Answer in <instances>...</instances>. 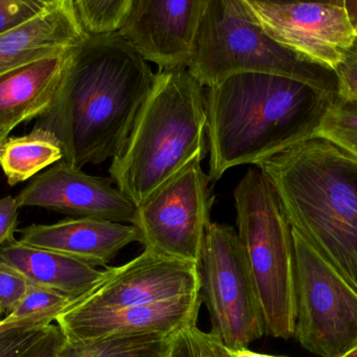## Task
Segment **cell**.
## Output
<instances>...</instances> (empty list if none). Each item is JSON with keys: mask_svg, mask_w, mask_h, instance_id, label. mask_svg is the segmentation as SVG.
I'll list each match as a JSON object with an SVG mask.
<instances>
[{"mask_svg": "<svg viewBox=\"0 0 357 357\" xmlns=\"http://www.w3.org/2000/svg\"><path fill=\"white\" fill-rule=\"evenodd\" d=\"M155 80L148 62L119 33L89 36L69 52L52 106L33 128L54 133L62 161L75 169L114 159Z\"/></svg>", "mask_w": 357, "mask_h": 357, "instance_id": "cell-1", "label": "cell"}, {"mask_svg": "<svg viewBox=\"0 0 357 357\" xmlns=\"http://www.w3.org/2000/svg\"><path fill=\"white\" fill-rule=\"evenodd\" d=\"M335 96L264 73H234L207 87L210 180L235 166L259 165L312 138Z\"/></svg>", "mask_w": 357, "mask_h": 357, "instance_id": "cell-2", "label": "cell"}, {"mask_svg": "<svg viewBox=\"0 0 357 357\" xmlns=\"http://www.w3.org/2000/svg\"><path fill=\"white\" fill-rule=\"evenodd\" d=\"M257 167L289 226L357 291V159L312 138Z\"/></svg>", "mask_w": 357, "mask_h": 357, "instance_id": "cell-3", "label": "cell"}, {"mask_svg": "<svg viewBox=\"0 0 357 357\" xmlns=\"http://www.w3.org/2000/svg\"><path fill=\"white\" fill-rule=\"evenodd\" d=\"M208 152L204 87L184 71H158L109 173L136 207Z\"/></svg>", "mask_w": 357, "mask_h": 357, "instance_id": "cell-4", "label": "cell"}, {"mask_svg": "<svg viewBox=\"0 0 357 357\" xmlns=\"http://www.w3.org/2000/svg\"><path fill=\"white\" fill-rule=\"evenodd\" d=\"M188 73L205 87L239 73L283 75L339 94L333 69L312 62L270 37L243 0H208Z\"/></svg>", "mask_w": 357, "mask_h": 357, "instance_id": "cell-5", "label": "cell"}, {"mask_svg": "<svg viewBox=\"0 0 357 357\" xmlns=\"http://www.w3.org/2000/svg\"><path fill=\"white\" fill-rule=\"evenodd\" d=\"M239 240L264 314L266 335H295V260L291 228L274 187L259 168H251L234 190Z\"/></svg>", "mask_w": 357, "mask_h": 357, "instance_id": "cell-6", "label": "cell"}, {"mask_svg": "<svg viewBox=\"0 0 357 357\" xmlns=\"http://www.w3.org/2000/svg\"><path fill=\"white\" fill-rule=\"evenodd\" d=\"M295 260V335L322 357H343L357 348V291L299 233L291 228Z\"/></svg>", "mask_w": 357, "mask_h": 357, "instance_id": "cell-7", "label": "cell"}, {"mask_svg": "<svg viewBox=\"0 0 357 357\" xmlns=\"http://www.w3.org/2000/svg\"><path fill=\"white\" fill-rule=\"evenodd\" d=\"M199 298L211 321L212 335L241 349L266 335L264 314L238 235L211 222L197 263Z\"/></svg>", "mask_w": 357, "mask_h": 357, "instance_id": "cell-8", "label": "cell"}, {"mask_svg": "<svg viewBox=\"0 0 357 357\" xmlns=\"http://www.w3.org/2000/svg\"><path fill=\"white\" fill-rule=\"evenodd\" d=\"M202 161H193L137 205L133 226L146 251L199 263L214 197Z\"/></svg>", "mask_w": 357, "mask_h": 357, "instance_id": "cell-9", "label": "cell"}, {"mask_svg": "<svg viewBox=\"0 0 357 357\" xmlns=\"http://www.w3.org/2000/svg\"><path fill=\"white\" fill-rule=\"evenodd\" d=\"M243 2L254 20L272 39L295 54L333 71L357 38L346 0Z\"/></svg>", "mask_w": 357, "mask_h": 357, "instance_id": "cell-10", "label": "cell"}, {"mask_svg": "<svg viewBox=\"0 0 357 357\" xmlns=\"http://www.w3.org/2000/svg\"><path fill=\"white\" fill-rule=\"evenodd\" d=\"M197 293V263L144 249L125 265L107 268L104 280L68 310L79 314L108 312Z\"/></svg>", "mask_w": 357, "mask_h": 357, "instance_id": "cell-11", "label": "cell"}, {"mask_svg": "<svg viewBox=\"0 0 357 357\" xmlns=\"http://www.w3.org/2000/svg\"><path fill=\"white\" fill-rule=\"evenodd\" d=\"M208 0H134L119 35L159 71L188 68Z\"/></svg>", "mask_w": 357, "mask_h": 357, "instance_id": "cell-12", "label": "cell"}, {"mask_svg": "<svg viewBox=\"0 0 357 357\" xmlns=\"http://www.w3.org/2000/svg\"><path fill=\"white\" fill-rule=\"evenodd\" d=\"M113 184L111 177L89 175L60 161L33 177L15 201L19 209L43 207L75 218L133 224L137 207Z\"/></svg>", "mask_w": 357, "mask_h": 357, "instance_id": "cell-13", "label": "cell"}, {"mask_svg": "<svg viewBox=\"0 0 357 357\" xmlns=\"http://www.w3.org/2000/svg\"><path fill=\"white\" fill-rule=\"evenodd\" d=\"M201 303L197 293L108 312L79 314L67 310L56 322L65 340L70 342L144 335L171 337L197 324Z\"/></svg>", "mask_w": 357, "mask_h": 357, "instance_id": "cell-14", "label": "cell"}, {"mask_svg": "<svg viewBox=\"0 0 357 357\" xmlns=\"http://www.w3.org/2000/svg\"><path fill=\"white\" fill-rule=\"evenodd\" d=\"M18 232L22 245L63 254L92 266H106L123 247L139 242L133 224L98 218H67L54 224H31Z\"/></svg>", "mask_w": 357, "mask_h": 357, "instance_id": "cell-15", "label": "cell"}, {"mask_svg": "<svg viewBox=\"0 0 357 357\" xmlns=\"http://www.w3.org/2000/svg\"><path fill=\"white\" fill-rule=\"evenodd\" d=\"M88 37L75 14L73 0H52L29 22L0 34V75L67 52Z\"/></svg>", "mask_w": 357, "mask_h": 357, "instance_id": "cell-16", "label": "cell"}, {"mask_svg": "<svg viewBox=\"0 0 357 357\" xmlns=\"http://www.w3.org/2000/svg\"><path fill=\"white\" fill-rule=\"evenodd\" d=\"M71 50L0 75V131L10 134L20 124L47 112Z\"/></svg>", "mask_w": 357, "mask_h": 357, "instance_id": "cell-17", "label": "cell"}, {"mask_svg": "<svg viewBox=\"0 0 357 357\" xmlns=\"http://www.w3.org/2000/svg\"><path fill=\"white\" fill-rule=\"evenodd\" d=\"M0 261L21 272L31 284L83 300L107 276V270L63 254L10 241L0 247Z\"/></svg>", "mask_w": 357, "mask_h": 357, "instance_id": "cell-18", "label": "cell"}, {"mask_svg": "<svg viewBox=\"0 0 357 357\" xmlns=\"http://www.w3.org/2000/svg\"><path fill=\"white\" fill-rule=\"evenodd\" d=\"M63 156L60 140L42 128L8 138L0 145V168L10 187L36 177L45 168L62 161Z\"/></svg>", "mask_w": 357, "mask_h": 357, "instance_id": "cell-19", "label": "cell"}, {"mask_svg": "<svg viewBox=\"0 0 357 357\" xmlns=\"http://www.w3.org/2000/svg\"><path fill=\"white\" fill-rule=\"evenodd\" d=\"M172 337L173 335H144L89 342L65 340L56 357H167Z\"/></svg>", "mask_w": 357, "mask_h": 357, "instance_id": "cell-20", "label": "cell"}, {"mask_svg": "<svg viewBox=\"0 0 357 357\" xmlns=\"http://www.w3.org/2000/svg\"><path fill=\"white\" fill-rule=\"evenodd\" d=\"M79 302V300L45 287L31 284L24 298L4 321L14 327L23 325L48 326Z\"/></svg>", "mask_w": 357, "mask_h": 357, "instance_id": "cell-21", "label": "cell"}, {"mask_svg": "<svg viewBox=\"0 0 357 357\" xmlns=\"http://www.w3.org/2000/svg\"><path fill=\"white\" fill-rule=\"evenodd\" d=\"M312 138L329 140L357 159V101L335 96Z\"/></svg>", "mask_w": 357, "mask_h": 357, "instance_id": "cell-22", "label": "cell"}, {"mask_svg": "<svg viewBox=\"0 0 357 357\" xmlns=\"http://www.w3.org/2000/svg\"><path fill=\"white\" fill-rule=\"evenodd\" d=\"M134 0H73L75 14L88 36L119 33L131 12Z\"/></svg>", "mask_w": 357, "mask_h": 357, "instance_id": "cell-23", "label": "cell"}, {"mask_svg": "<svg viewBox=\"0 0 357 357\" xmlns=\"http://www.w3.org/2000/svg\"><path fill=\"white\" fill-rule=\"evenodd\" d=\"M52 0H0V34L29 22Z\"/></svg>", "mask_w": 357, "mask_h": 357, "instance_id": "cell-24", "label": "cell"}, {"mask_svg": "<svg viewBox=\"0 0 357 357\" xmlns=\"http://www.w3.org/2000/svg\"><path fill=\"white\" fill-rule=\"evenodd\" d=\"M29 285L19 270L0 261V314L8 316L24 298Z\"/></svg>", "mask_w": 357, "mask_h": 357, "instance_id": "cell-25", "label": "cell"}, {"mask_svg": "<svg viewBox=\"0 0 357 357\" xmlns=\"http://www.w3.org/2000/svg\"><path fill=\"white\" fill-rule=\"evenodd\" d=\"M48 326L23 325L2 331L0 333V357L18 356L42 337Z\"/></svg>", "mask_w": 357, "mask_h": 357, "instance_id": "cell-26", "label": "cell"}, {"mask_svg": "<svg viewBox=\"0 0 357 357\" xmlns=\"http://www.w3.org/2000/svg\"><path fill=\"white\" fill-rule=\"evenodd\" d=\"M192 335L199 357H285L257 354L248 348L234 349V348L227 347L211 333H204L199 330L197 325L193 326Z\"/></svg>", "mask_w": 357, "mask_h": 357, "instance_id": "cell-27", "label": "cell"}, {"mask_svg": "<svg viewBox=\"0 0 357 357\" xmlns=\"http://www.w3.org/2000/svg\"><path fill=\"white\" fill-rule=\"evenodd\" d=\"M335 71L339 80V94L357 101V38L344 52Z\"/></svg>", "mask_w": 357, "mask_h": 357, "instance_id": "cell-28", "label": "cell"}, {"mask_svg": "<svg viewBox=\"0 0 357 357\" xmlns=\"http://www.w3.org/2000/svg\"><path fill=\"white\" fill-rule=\"evenodd\" d=\"M64 341L58 325L50 324L42 337L17 357H56Z\"/></svg>", "mask_w": 357, "mask_h": 357, "instance_id": "cell-29", "label": "cell"}, {"mask_svg": "<svg viewBox=\"0 0 357 357\" xmlns=\"http://www.w3.org/2000/svg\"><path fill=\"white\" fill-rule=\"evenodd\" d=\"M18 205L15 197L0 198V247L15 240L18 226Z\"/></svg>", "mask_w": 357, "mask_h": 357, "instance_id": "cell-30", "label": "cell"}, {"mask_svg": "<svg viewBox=\"0 0 357 357\" xmlns=\"http://www.w3.org/2000/svg\"><path fill=\"white\" fill-rule=\"evenodd\" d=\"M195 325L186 327L173 335L167 357H199L192 335Z\"/></svg>", "mask_w": 357, "mask_h": 357, "instance_id": "cell-31", "label": "cell"}, {"mask_svg": "<svg viewBox=\"0 0 357 357\" xmlns=\"http://www.w3.org/2000/svg\"><path fill=\"white\" fill-rule=\"evenodd\" d=\"M347 2L348 13H349L350 19L352 24L357 31V1L354 0H346Z\"/></svg>", "mask_w": 357, "mask_h": 357, "instance_id": "cell-32", "label": "cell"}, {"mask_svg": "<svg viewBox=\"0 0 357 357\" xmlns=\"http://www.w3.org/2000/svg\"><path fill=\"white\" fill-rule=\"evenodd\" d=\"M10 328H13V326H10V324H8L6 321H1V323H0V333H2V331L8 330V329Z\"/></svg>", "mask_w": 357, "mask_h": 357, "instance_id": "cell-33", "label": "cell"}, {"mask_svg": "<svg viewBox=\"0 0 357 357\" xmlns=\"http://www.w3.org/2000/svg\"><path fill=\"white\" fill-rule=\"evenodd\" d=\"M8 134L6 133V132L0 131V145L2 144V143L4 142V140L8 138Z\"/></svg>", "mask_w": 357, "mask_h": 357, "instance_id": "cell-34", "label": "cell"}, {"mask_svg": "<svg viewBox=\"0 0 357 357\" xmlns=\"http://www.w3.org/2000/svg\"><path fill=\"white\" fill-rule=\"evenodd\" d=\"M343 357H357V348L352 350V351H350L349 354H346V356H344Z\"/></svg>", "mask_w": 357, "mask_h": 357, "instance_id": "cell-35", "label": "cell"}, {"mask_svg": "<svg viewBox=\"0 0 357 357\" xmlns=\"http://www.w3.org/2000/svg\"><path fill=\"white\" fill-rule=\"evenodd\" d=\"M0 318H1V314H0ZM0 323H1V319H0Z\"/></svg>", "mask_w": 357, "mask_h": 357, "instance_id": "cell-36", "label": "cell"}]
</instances>
